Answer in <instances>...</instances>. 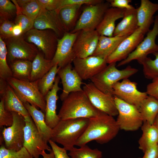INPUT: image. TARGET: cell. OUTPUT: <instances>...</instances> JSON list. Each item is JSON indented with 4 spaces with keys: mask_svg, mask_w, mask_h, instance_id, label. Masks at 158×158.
Segmentation results:
<instances>
[{
    "mask_svg": "<svg viewBox=\"0 0 158 158\" xmlns=\"http://www.w3.org/2000/svg\"><path fill=\"white\" fill-rule=\"evenodd\" d=\"M89 120L87 127L75 145L80 147L93 140L101 144L107 143L116 137L120 130L114 117L102 111Z\"/></svg>",
    "mask_w": 158,
    "mask_h": 158,
    "instance_id": "cell-1",
    "label": "cell"
},
{
    "mask_svg": "<svg viewBox=\"0 0 158 158\" xmlns=\"http://www.w3.org/2000/svg\"><path fill=\"white\" fill-rule=\"evenodd\" d=\"M101 111L93 106L83 90L70 93L62 101L58 114L61 120L89 119L96 116Z\"/></svg>",
    "mask_w": 158,
    "mask_h": 158,
    "instance_id": "cell-2",
    "label": "cell"
},
{
    "mask_svg": "<svg viewBox=\"0 0 158 158\" xmlns=\"http://www.w3.org/2000/svg\"><path fill=\"white\" fill-rule=\"evenodd\" d=\"M89 119L81 118L61 120L52 129L51 140L61 144L67 151L74 147L86 129Z\"/></svg>",
    "mask_w": 158,
    "mask_h": 158,
    "instance_id": "cell-3",
    "label": "cell"
},
{
    "mask_svg": "<svg viewBox=\"0 0 158 158\" xmlns=\"http://www.w3.org/2000/svg\"><path fill=\"white\" fill-rule=\"evenodd\" d=\"M116 67V63L108 64L90 79L91 82L102 92L112 94V87L114 84L120 80L128 78L138 71V69L130 66L121 70L118 69Z\"/></svg>",
    "mask_w": 158,
    "mask_h": 158,
    "instance_id": "cell-4",
    "label": "cell"
},
{
    "mask_svg": "<svg viewBox=\"0 0 158 158\" xmlns=\"http://www.w3.org/2000/svg\"><path fill=\"white\" fill-rule=\"evenodd\" d=\"M6 81L23 103L28 102L45 113V100L39 89L38 80L35 81L23 80L12 77Z\"/></svg>",
    "mask_w": 158,
    "mask_h": 158,
    "instance_id": "cell-5",
    "label": "cell"
},
{
    "mask_svg": "<svg viewBox=\"0 0 158 158\" xmlns=\"http://www.w3.org/2000/svg\"><path fill=\"white\" fill-rule=\"evenodd\" d=\"M23 36L26 41L35 45L42 52L46 59H52L56 51L59 38L53 31L33 28Z\"/></svg>",
    "mask_w": 158,
    "mask_h": 158,
    "instance_id": "cell-6",
    "label": "cell"
},
{
    "mask_svg": "<svg viewBox=\"0 0 158 158\" xmlns=\"http://www.w3.org/2000/svg\"><path fill=\"white\" fill-rule=\"evenodd\" d=\"M114 97L118 112L116 120L120 130L133 131L139 129L144 121L138 108Z\"/></svg>",
    "mask_w": 158,
    "mask_h": 158,
    "instance_id": "cell-7",
    "label": "cell"
},
{
    "mask_svg": "<svg viewBox=\"0 0 158 158\" xmlns=\"http://www.w3.org/2000/svg\"><path fill=\"white\" fill-rule=\"evenodd\" d=\"M110 7L109 3L104 0L96 4L86 5L75 27L71 32H75L81 30H95L106 11Z\"/></svg>",
    "mask_w": 158,
    "mask_h": 158,
    "instance_id": "cell-8",
    "label": "cell"
},
{
    "mask_svg": "<svg viewBox=\"0 0 158 158\" xmlns=\"http://www.w3.org/2000/svg\"><path fill=\"white\" fill-rule=\"evenodd\" d=\"M4 41L7 49V60L8 64L18 60L32 62L40 51L35 45L26 41L23 35L13 37Z\"/></svg>",
    "mask_w": 158,
    "mask_h": 158,
    "instance_id": "cell-9",
    "label": "cell"
},
{
    "mask_svg": "<svg viewBox=\"0 0 158 158\" xmlns=\"http://www.w3.org/2000/svg\"><path fill=\"white\" fill-rule=\"evenodd\" d=\"M158 35V15L154 17L153 28L147 33L146 37L136 49L125 59L120 61L116 66L120 67L127 64L133 61L137 60L138 63L147 57L150 54L158 52V45L155 39Z\"/></svg>",
    "mask_w": 158,
    "mask_h": 158,
    "instance_id": "cell-10",
    "label": "cell"
},
{
    "mask_svg": "<svg viewBox=\"0 0 158 158\" xmlns=\"http://www.w3.org/2000/svg\"><path fill=\"white\" fill-rule=\"evenodd\" d=\"M24 117L25 124L23 147L33 158H40L43 151L50 152L51 149L40 135L30 115Z\"/></svg>",
    "mask_w": 158,
    "mask_h": 158,
    "instance_id": "cell-11",
    "label": "cell"
},
{
    "mask_svg": "<svg viewBox=\"0 0 158 158\" xmlns=\"http://www.w3.org/2000/svg\"><path fill=\"white\" fill-rule=\"evenodd\" d=\"M82 89L96 108L113 117L118 115L114 97L112 94L102 92L91 82L85 84Z\"/></svg>",
    "mask_w": 158,
    "mask_h": 158,
    "instance_id": "cell-12",
    "label": "cell"
},
{
    "mask_svg": "<svg viewBox=\"0 0 158 158\" xmlns=\"http://www.w3.org/2000/svg\"><path fill=\"white\" fill-rule=\"evenodd\" d=\"M11 112L13 123L11 126L3 129L2 136L6 148L18 151L23 147L25 121L24 117L19 114Z\"/></svg>",
    "mask_w": 158,
    "mask_h": 158,
    "instance_id": "cell-13",
    "label": "cell"
},
{
    "mask_svg": "<svg viewBox=\"0 0 158 158\" xmlns=\"http://www.w3.org/2000/svg\"><path fill=\"white\" fill-rule=\"evenodd\" d=\"M137 83L128 78L118 82L113 86L112 94L123 101L138 109L142 101L148 96L146 92L139 91Z\"/></svg>",
    "mask_w": 158,
    "mask_h": 158,
    "instance_id": "cell-14",
    "label": "cell"
},
{
    "mask_svg": "<svg viewBox=\"0 0 158 158\" xmlns=\"http://www.w3.org/2000/svg\"><path fill=\"white\" fill-rule=\"evenodd\" d=\"M79 32H66L59 38L56 51L51 60L53 66L56 65L61 68L73 63L75 58L73 47Z\"/></svg>",
    "mask_w": 158,
    "mask_h": 158,
    "instance_id": "cell-15",
    "label": "cell"
},
{
    "mask_svg": "<svg viewBox=\"0 0 158 158\" xmlns=\"http://www.w3.org/2000/svg\"><path fill=\"white\" fill-rule=\"evenodd\" d=\"M73 68L82 80L90 79L107 65L106 60L91 56L85 58H75L73 61Z\"/></svg>",
    "mask_w": 158,
    "mask_h": 158,
    "instance_id": "cell-16",
    "label": "cell"
},
{
    "mask_svg": "<svg viewBox=\"0 0 158 158\" xmlns=\"http://www.w3.org/2000/svg\"><path fill=\"white\" fill-rule=\"evenodd\" d=\"M100 36L96 30L79 31L73 47L75 58H85L92 56Z\"/></svg>",
    "mask_w": 158,
    "mask_h": 158,
    "instance_id": "cell-17",
    "label": "cell"
},
{
    "mask_svg": "<svg viewBox=\"0 0 158 158\" xmlns=\"http://www.w3.org/2000/svg\"><path fill=\"white\" fill-rule=\"evenodd\" d=\"M145 34L139 28L124 39L115 50L107 59L108 64L116 63L126 59L143 40Z\"/></svg>",
    "mask_w": 158,
    "mask_h": 158,
    "instance_id": "cell-18",
    "label": "cell"
},
{
    "mask_svg": "<svg viewBox=\"0 0 158 158\" xmlns=\"http://www.w3.org/2000/svg\"><path fill=\"white\" fill-rule=\"evenodd\" d=\"M33 28L40 30L50 29L53 31L59 38L66 32L56 10L49 11L42 8L34 21Z\"/></svg>",
    "mask_w": 158,
    "mask_h": 158,
    "instance_id": "cell-19",
    "label": "cell"
},
{
    "mask_svg": "<svg viewBox=\"0 0 158 158\" xmlns=\"http://www.w3.org/2000/svg\"><path fill=\"white\" fill-rule=\"evenodd\" d=\"M57 74L61 80L63 88L60 96L61 101L72 92L83 91L81 87L83 84L82 80L73 68L71 63L59 67Z\"/></svg>",
    "mask_w": 158,
    "mask_h": 158,
    "instance_id": "cell-20",
    "label": "cell"
},
{
    "mask_svg": "<svg viewBox=\"0 0 158 158\" xmlns=\"http://www.w3.org/2000/svg\"><path fill=\"white\" fill-rule=\"evenodd\" d=\"M1 98L4 100L5 109L19 114L23 117L29 115L23 103L6 80L0 78Z\"/></svg>",
    "mask_w": 158,
    "mask_h": 158,
    "instance_id": "cell-21",
    "label": "cell"
},
{
    "mask_svg": "<svg viewBox=\"0 0 158 158\" xmlns=\"http://www.w3.org/2000/svg\"><path fill=\"white\" fill-rule=\"evenodd\" d=\"M60 79L56 76L53 87L44 97L46 103L45 120L47 125L53 129L61 120L56 112L57 92L61 88L59 86Z\"/></svg>",
    "mask_w": 158,
    "mask_h": 158,
    "instance_id": "cell-22",
    "label": "cell"
},
{
    "mask_svg": "<svg viewBox=\"0 0 158 158\" xmlns=\"http://www.w3.org/2000/svg\"><path fill=\"white\" fill-rule=\"evenodd\" d=\"M136 9L138 27L145 35L154 23V15L158 11V4L149 0H141L140 6Z\"/></svg>",
    "mask_w": 158,
    "mask_h": 158,
    "instance_id": "cell-23",
    "label": "cell"
},
{
    "mask_svg": "<svg viewBox=\"0 0 158 158\" xmlns=\"http://www.w3.org/2000/svg\"><path fill=\"white\" fill-rule=\"evenodd\" d=\"M126 9L110 7L106 11L103 18L96 30L100 35L113 36L115 22L122 18Z\"/></svg>",
    "mask_w": 158,
    "mask_h": 158,
    "instance_id": "cell-24",
    "label": "cell"
},
{
    "mask_svg": "<svg viewBox=\"0 0 158 158\" xmlns=\"http://www.w3.org/2000/svg\"><path fill=\"white\" fill-rule=\"evenodd\" d=\"M23 103L40 135L45 142H48L52 137L53 130L46 123L45 114L29 103Z\"/></svg>",
    "mask_w": 158,
    "mask_h": 158,
    "instance_id": "cell-25",
    "label": "cell"
},
{
    "mask_svg": "<svg viewBox=\"0 0 158 158\" xmlns=\"http://www.w3.org/2000/svg\"><path fill=\"white\" fill-rule=\"evenodd\" d=\"M127 36L116 35L108 37L100 35L96 49L92 56L105 59L116 49L120 43Z\"/></svg>",
    "mask_w": 158,
    "mask_h": 158,
    "instance_id": "cell-26",
    "label": "cell"
},
{
    "mask_svg": "<svg viewBox=\"0 0 158 158\" xmlns=\"http://www.w3.org/2000/svg\"><path fill=\"white\" fill-rule=\"evenodd\" d=\"M138 28L136 8L126 10L122 19L115 27L113 36H128Z\"/></svg>",
    "mask_w": 158,
    "mask_h": 158,
    "instance_id": "cell-27",
    "label": "cell"
},
{
    "mask_svg": "<svg viewBox=\"0 0 158 158\" xmlns=\"http://www.w3.org/2000/svg\"><path fill=\"white\" fill-rule=\"evenodd\" d=\"M142 134L138 141L139 148L144 152L158 144V129L153 124L144 121L141 126Z\"/></svg>",
    "mask_w": 158,
    "mask_h": 158,
    "instance_id": "cell-28",
    "label": "cell"
},
{
    "mask_svg": "<svg viewBox=\"0 0 158 158\" xmlns=\"http://www.w3.org/2000/svg\"><path fill=\"white\" fill-rule=\"evenodd\" d=\"M53 66L51 60L46 59L40 51L32 62L30 81L39 80L47 73Z\"/></svg>",
    "mask_w": 158,
    "mask_h": 158,
    "instance_id": "cell-29",
    "label": "cell"
},
{
    "mask_svg": "<svg viewBox=\"0 0 158 158\" xmlns=\"http://www.w3.org/2000/svg\"><path fill=\"white\" fill-rule=\"evenodd\" d=\"M82 6L80 5L70 6L59 11V17L66 32H71L73 29Z\"/></svg>",
    "mask_w": 158,
    "mask_h": 158,
    "instance_id": "cell-30",
    "label": "cell"
},
{
    "mask_svg": "<svg viewBox=\"0 0 158 158\" xmlns=\"http://www.w3.org/2000/svg\"><path fill=\"white\" fill-rule=\"evenodd\" d=\"M138 109L144 122L153 124L158 114V100L152 96L148 95L142 102Z\"/></svg>",
    "mask_w": 158,
    "mask_h": 158,
    "instance_id": "cell-31",
    "label": "cell"
},
{
    "mask_svg": "<svg viewBox=\"0 0 158 158\" xmlns=\"http://www.w3.org/2000/svg\"><path fill=\"white\" fill-rule=\"evenodd\" d=\"M12 77L17 79L30 81L32 68V62L29 61L18 60L9 63Z\"/></svg>",
    "mask_w": 158,
    "mask_h": 158,
    "instance_id": "cell-32",
    "label": "cell"
},
{
    "mask_svg": "<svg viewBox=\"0 0 158 158\" xmlns=\"http://www.w3.org/2000/svg\"><path fill=\"white\" fill-rule=\"evenodd\" d=\"M13 1L22 14L33 21L42 9L38 0H18Z\"/></svg>",
    "mask_w": 158,
    "mask_h": 158,
    "instance_id": "cell-33",
    "label": "cell"
},
{
    "mask_svg": "<svg viewBox=\"0 0 158 158\" xmlns=\"http://www.w3.org/2000/svg\"><path fill=\"white\" fill-rule=\"evenodd\" d=\"M59 69L57 65L54 66L47 73L38 80L39 89L44 96L53 87Z\"/></svg>",
    "mask_w": 158,
    "mask_h": 158,
    "instance_id": "cell-34",
    "label": "cell"
},
{
    "mask_svg": "<svg viewBox=\"0 0 158 158\" xmlns=\"http://www.w3.org/2000/svg\"><path fill=\"white\" fill-rule=\"evenodd\" d=\"M155 59L147 57L138 62L143 67L145 77L147 79L152 80L158 77V52L153 54Z\"/></svg>",
    "mask_w": 158,
    "mask_h": 158,
    "instance_id": "cell-35",
    "label": "cell"
},
{
    "mask_svg": "<svg viewBox=\"0 0 158 158\" xmlns=\"http://www.w3.org/2000/svg\"><path fill=\"white\" fill-rule=\"evenodd\" d=\"M68 154L71 158H102V155L98 149H92L86 145L79 148L74 147Z\"/></svg>",
    "mask_w": 158,
    "mask_h": 158,
    "instance_id": "cell-36",
    "label": "cell"
},
{
    "mask_svg": "<svg viewBox=\"0 0 158 158\" xmlns=\"http://www.w3.org/2000/svg\"><path fill=\"white\" fill-rule=\"evenodd\" d=\"M7 54L5 43L0 37V78L6 80L12 77V72L7 60Z\"/></svg>",
    "mask_w": 158,
    "mask_h": 158,
    "instance_id": "cell-37",
    "label": "cell"
},
{
    "mask_svg": "<svg viewBox=\"0 0 158 158\" xmlns=\"http://www.w3.org/2000/svg\"><path fill=\"white\" fill-rule=\"evenodd\" d=\"M17 8L15 4L9 0H0V21L11 20L17 15Z\"/></svg>",
    "mask_w": 158,
    "mask_h": 158,
    "instance_id": "cell-38",
    "label": "cell"
},
{
    "mask_svg": "<svg viewBox=\"0 0 158 158\" xmlns=\"http://www.w3.org/2000/svg\"><path fill=\"white\" fill-rule=\"evenodd\" d=\"M0 158H33L27 149L23 147L18 151L6 148L4 145L0 147Z\"/></svg>",
    "mask_w": 158,
    "mask_h": 158,
    "instance_id": "cell-39",
    "label": "cell"
},
{
    "mask_svg": "<svg viewBox=\"0 0 158 158\" xmlns=\"http://www.w3.org/2000/svg\"><path fill=\"white\" fill-rule=\"evenodd\" d=\"M15 24L19 25L22 28L23 35L28 31L33 28L34 21L21 12L17 13L15 18Z\"/></svg>",
    "mask_w": 158,
    "mask_h": 158,
    "instance_id": "cell-40",
    "label": "cell"
},
{
    "mask_svg": "<svg viewBox=\"0 0 158 158\" xmlns=\"http://www.w3.org/2000/svg\"><path fill=\"white\" fill-rule=\"evenodd\" d=\"M13 117L11 112L6 110L3 99L1 98L0 102V127H9L13 123Z\"/></svg>",
    "mask_w": 158,
    "mask_h": 158,
    "instance_id": "cell-41",
    "label": "cell"
},
{
    "mask_svg": "<svg viewBox=\"0 0 158 158\" xmlns=\"http://www.w3.org/2000/svg\"><path fill=\"white\" fill-rule=\"evenodd\" d=\"M102 1V0H59L56 11L58 12L61 8L68 6L94 4Z\"/></svg>",
    "mask_w": 158,
    "mask_h": 158,
    "instance_id": "cell-42",
    "label": "cell"
},
{
    "mask_svg": "<svg viewBox=\"0 0 158 158\" xmlns=\"http://www.w3.org/2000/svg\"><path fill=\"white\" fill-rule=\"evenodd\" d=\"M15 25L14 22L12 20H6L0 21V37L3 40L14 37L13 30Z\"/></svg>",
    "mask_w": 158,
    "mask_h": 158,
    "instance_id": "cell-43",
    "label": "cell"
},
{
    "mask_svg": "<svg viewBox=\"0 0 158 158\" xmlns=\"http://www.w3.org/2000/svg\"><path fill=\"white\" fill-rule=\"evenodd\" d=\"M48 143L53 152L54 158H71L67 154V151L63 147H59L51 140H49Z\"/></svg>",
    "mask_w": 158,
    "mask_h": 158,
    "instance_id": "cell-44",
    "label": "cell"
},
{
    "mask_svg": "<svg viewBox=\"0 0 158 158\" xmlns=\"http://www.w3.org/2000/svg\"><path fill=\"white\" fill-rule=\"evenodd\" d=\"M107 1L109 3L110 7L127 10L135 8L132 5L130 4L129 3L131 2V0H109Z\"/></svg>",
    "mask_w": 158,
    "mask_h": 158,
    "instance_id": "cell-45",
    "label": "cell"
},
{
    "mask_svg": "<svg viewBox=\"0 0 158 158\" xmlns=\"http://www.w3.org/2000/svg\"><path fill=\"white\" fill-rule=\"evenodd\" d=\"M146 92L148 95L158 100V77L152 80V82L147 85Z\"/></svg>",
    "mask_w": 158,
    "mask_h": 158,
    "instance_id": "cell-46",
    "label": "cell"
},
{
    "mask_svg": "<svg viewBox=\"0 0 158 158\" xmlns=\"http://www.w3.org/2000/svg\"><path fill=\"white\" fill-rule=\"evenodd\" d=\"M42 8L56 11L59 0H38Z\"/></svg>",
    "mask_w": 158,
    "mask_h": 158,
    "instance_id": "cell-47",
    "label": "cell"
},
{
    "mask_svg": "<svg viewBox=\"0 0 158 158\" xmlns=\"http://www.w3.org/2000/svg\"><path fill=\"white\" fill-rule=\"evenodd\" d=\"M142 157L139 158H158V145L146 150Z\"/></svg>",
    "mask_w": 158,
    "mask_h": 158,
    "instance_id": "cell-48",
    "label": "cell"
},
{
    "mask_svg": "<svg viewBox=\"0 0 158 158\" xmlns=\"http://www.w3.org/2000/svg\"><path fill=\"white\" fill-rule=\"evenodd\" d=\"M13 34L14 37H19L23 35V30L19 25L15 24L13 30Z\"/></svg>",
    "mask_w": 158,
    "mask_h": 158,
    "instance_id": "cell-49",
    "label": "cell"
},
{
    "mask_svg": "<svg viewBox=\"0 0 158 158\" xmlns=\"http://www.w3.org/2000/svg\"><path fill=\"white\" fill-rule=\"evenodd\" d=\"M44 150L41 153V155L43 157V158H54V154L52 149L49 153H47Z\"/></svg>",
    "mask_w": 158,
    "mask_h": 158,
    "instance_id": "cell-50",
    "label": "cell"
},
{
    "mask_svg": "<svg viewBox=\"0 0 158 158\" xmlns=\"http://www.w3.org/2000/svg\"><path fill=\"white\" fill-rule=\"evenodd\" d=\"M153 124L158 129V114L155 117Z\"/></svg>",
    "mask_w": 158,
    "mask_h": 158,
    "instance_id": "cell-51",
    "label": "cell"
},
{
    "mask_svg": "<svg viewBox=\"0 0 158 158\" xmlns=\"http://www.w3.org/2000/svg\"></svg>",
    "mask_w": 158,
    "mask_h": 158,
    "instance_id": "cell-52",
    "label": "cell"
}]
</instances>
